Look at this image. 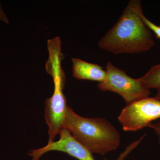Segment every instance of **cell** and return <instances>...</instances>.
Listing matches in <instances>:
<instances>
[{
	"instance_id": "1",
	"label": "cell",
	"mask_w": 160,
	"mask_h": 160,
	"mask_svg": "<svg viewBox=\"0 0 160 160\" xmlns=\"http://www.w3.org/2000/svg\"><path fill=\"white\" fill-rule=\"evenodd\" d=\"M143 13L141 1H129L118 22L100 40V48L115 54L139 53L151 49L155 42L142 20Z\"/></svg>"
},
{
	"instance_id": "2",
	"label": "cell",
	"mask_w": 160,
	"mask_h": 160,
	"mask_svg": "<svg viewBox=\"0 0 160 160\" xmlns=\"http://www.w3.org/2000/svg\"><path fill=\"white\" fill-rule=\"evenodd\" d=\"M63 128L92 153L105 155L117 149L121 144L119 132L108 120L80 116L69 106Z\"/></svg>"
},
{
	"instance_id": "3",
	"label": "cell",
	"mask_w": 160,
	"mask_h": 160,
	"mask_svg": "<svg viewBox=\"0 0 160 160\" xmlns=\"http://www.w3.org/2000/svg\"><path fill=\"white\" fill-rule=\"evenodd\" d=\"M106 71V80L99 83L98 88L101 91L112 92L120 95L127 105L149 97L151 94L150 89L145 86L139 78L130 77L111 62L107 63Z\"/></svg>"
},
{
	"instance_id": "4",
	"label": "cell",
	"mask_w": 160,
	"mask_h": 160,
	"mask_svg": "<svg viewBox=\"0 0 160 160\" xmlns=\"http://www.w3.org/2000/svg\"><path fill=\"white\" fill-rule=\"evenodd\" d=\"M160 118V99L148 97L127 105L118 118L125 131H136Z\"/></svg>"
},
{
	"instance_id": "5",
	"label": "cell",
	"mask_w": 160,
	"mask_h": 160,
	"mask_svg": "<svg viewBox=\"0 0 160 160\" xmlns=\"http://www.w3.org/2000/svg\"><path fill=\"white\" fill-rule=\"evenodd\" d=\"M59 134L60 139L57 142L48 143L45 147L31 150L28 154L32 157V160H38L44 153L54 150L66 152L78 160H95L91 152L78 142L68 130L63 128Z\"/></svg>"
},
{
	"instance_id": "6",
	"label": "cell",
	"mask_w": 160,
	"mask_h": 160,
	"mask_svg": "<svg viewBox=\"0 0 160 160\" xmlns=\"http://www.w3.org/2000/svg\"><path fill=\"white\" fill-rule=\"evenodd\" d=\"M72 75L75 78L97 81L99 83L106 80V71L99 65L87 62L76 58H72Z\"/></svg>"
},
{
	"instance_id": "7",
	"label": "cell",
	"mask_w": 160,
	"mask_h": 160,
	"mask_svg": "<svg viewBox=\"0 0 160 160\" xmlns=\"http://www.w3.org/2000/svg\"><path fill=\"white\" fill-rule=\"evenodd\" d=\"M139 78L148 89H160V64L152 66Z\"/></svg>"
},
{
	"instance_id": "8",
	"label": "cell",
	"mask_w": 160,
	"mask_h": 160,
	"mask_svg": "<svg viewBox=\"0 0 160 160\" xmlns=\"http://www.w3.org/2000/svg\"><path fill=\"white\" fill-rule=\"evenodd\" d=\"M142 18L147 28L154 32L157 38L160 39V25L157 26L145 17L144 13L142 14Z\"/></svg>"
},
{
	"instance_id": "9",
	"label": "cell",
	"mask_w": 160,
	"mask_h": 160,
	"mask_svg": "<svg viewBox=\"0 0 160 160\" xmlns=\"http://www.w3.org/2000/svg\"><path fill=\"white\" fill-rule=\"evenodd\" d=\"M147 127L151 128L154 130L158 138V142L160 146V122L156 123H150Z\"/></svg>"
},
{
	"instance_id": "10",
	"label": "cell",
	"mask_w": 160,
	"mask_h": 160,
	"mask_svg": "<svg viewBox=\"0 0 160 160\" xmlns=\"http://www.w3.org/2000/svg\"><path fill=\"white\" fill-rule=\"evenodd\" d=\"M0 21H3L9 24V22L8 21V18L6 17V14L3 12L2 9V6L0 4Z\"/></svg>"
},
{
	"instance_id": "11",
	"label": "cell",
	"mask_w": 160,
	"mask_h": 160,
	"mask_svg": "<svg viewBox=\"0 0 160 160\" xmlns=\"http://www.w3.org/2000/svg\"><path fill=\"white\" fill-rule=\"evenodd\" d=\"M155 97L160 99V89H158Z\"/></svg>"
}]
</instances>
